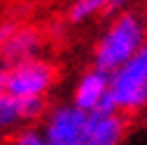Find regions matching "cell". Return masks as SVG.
I'll return each instance as SVG.
<instances>
[{
	"label": "cell",
	"instance_id": "cell-1",
	"mask_svg": "<svg viewBox=\"0 0 147 145\" xmlns=\"http://www.w3.org/2000/svg\"><path fill=\"white\" fill-rule=\"evenodd\" d=\"M147 41V19L135 10H121L112 14V22L95 43L93 67L109 71L119 69L128 57H133Z\"/></svg>",
	"mask_w": 147,
	"mask_h": 145
},
{
	"label": "cell",
	"instance_id": "cell-2",
	"mask_svg": "<svg viewBox=\"0 0 147 145\" xmlns=\"http://www.w3.org/2000/svg\"><path fill=\"white\" fill-rule=\"evenodd\" d=\"M109 98L123 114H135L147 107V41L109 74Z\"/></svg>",
	"mask_w": 147,
	"mask_h": 145
},
{
	"label": "cell",
	"instance_id": "cell-3",
	"mask_svg": "<svg viewBox=\"0 0 147 145\" xmlns=\"http://www.w3.org/2000/svg\"><path fill=\"white\" fill-rule=\"evenodd\" d=\"M57 71L48 60L33 57L24 62L5 67V90L14 98H36V95H48L50 88L55 86Z\"/></svg>",
	"mask_w": 147,
	"mask_h": 145
},
{
	"label": "cell",
	"instance_id": "cell-4",
	"mask_svg": "<svg viewBox=\"0 0 147 145\" xmlns=\"http://www.w3.org/2000/svg\"><path fill=\"white\" fill-rule=\"evenodd\" d=\"M90 112L81 110L76 102H64L45 112L43 133L50 145H86Z\"/></svg>",
	"mask_w": 147,
	"mask_h": 145
},
{
	"label": "cell",
	"instance_id": "cell-5",
	"mask_svg": "<svg viewBox=\"0 0 147 145\" xmlns=\"http://www.w3.org/2000/svg\"><path fill=\"white\" fill-rule=\"evenodd\" d=\"M126 114L116 110L112 98H107L95 112H90L86 145H121L126 136Z\"/></svg>",
	"mask_w": 147,
	"mask_h": 145
},
{
	"label": "cell",
	"instance_id": "cell-6",
	"mask_svg": "<svg viewBox=\"0 0 147 145\" xmlns=\"http://www.w3.org/2000/svg\"><path fill=\"white\" fill-rule=\"evenodd\" d=\"M107 98H109V71L93 67V69L81 74L76 88H74V100L71 102H76L86 112H95Z\"/></svg>",
	"mask_w": 147,
	"mask_h": 145
},
{
	"label": "cell",
	"instance_id": "cell-7",
	"mask_svg": "<svg viewBox=\"0 0 147 145\" xmlns=\"http://www.w3.org/2000/svg\"><path fill=\"white\" fill-rule=\"evenodd\" d=\"M43 50V33L31 26H19L10 38L0 45V55H3V64H14V62L33 60L38 57Z\"/></svg>",
	"mask_w": 147,
	"mask_h": 145
},
{
	"label": "cell",
	"instance_id": "cell-8",
	"mask_svg": "<svg viewBox=\"0 0 147 145\" xmlns=\"http://www.w3.org/2000/svg\"><path fill=\"white\" fill-rule=\"evenodd\" d=\"M24 124H26V119H24L19 98L10 95V93L5 90V93L0 95V136L19 131Z\"/></svg>",
	"mask_w": 147,
	"mask_h": 145
},
{
	"label": "cell",
	"instance_id": "cell-9",
	"mask_svg": "<svg viewBox=\"0 0 147 145\" xmlns=\"http://www.w3.org/2000/svg\"><path fill=\"white\" fill-rule=\"evenodd\" d=\"M109 0H71L67 7V22L69 24H86L100 14H107Z\"/></svg>",
	"mask_w": 147,
	"mask_h": 145
},
{
	"label": "cell",
	"instance_id": "cell-10",
	"mask_svg": "<svg viewBox=\"0 0 147 145\" xmlns=\"http://www.w3.org/2000/svg\"><path fill=\"white\" fill-rule=\"evenodd\" d=\"M10 145H50L43 129H19L14 131Z\"/></svg>",
	"mask_w": 147,
	"mask_h": 145
},
{
	"label": "cell",
	"instance_id": "cell-11",
	"mask_svg": "<svg viewBox=\"0 0 147 145\" xmlns=\"http://www.w3.org/2000/svg\"><path fill=\"white\" fill-rule=\"evenodd\" d=\"M19 29V24L17 22H12V19H5V22H0V45H3L7 38H10V36Z\"/></svg>",
	"mask_w": 147,
	"mask_h": 145
},
{
	"label": "cell",
	"instance_id": "cell-12",
	"mask_svg": "<svg viewBox=\"0 0 147 145\" xmlns=\"http://www.w3.org/2000/svg\"><path fill=\"white\" fill-rule=\"evenodd\" d=\"M128 3L131 0H109V7H107V14H116V12H121L128 7Z\"/></svg>",
	"mask_w": 147,
	"mask_h": 145
},
{
	"label": "cell",
	"instance_id": "cell-13",
	"mask_svg": "<svg viewBox=\"0 0 147 145\" xmlns=\"http://www.w3.org/2000/svg\"><path fill=\"white\" fill-rule=\"evenodd\" d=\"M5 93V67L0 69V95Z\"/></svg>",
	"mask_w": 147,
	"mask_h": 145
},
{
	"label": "cell",
	"instance_id": "cell-14",
	"mask_svg": "<svg viewBox=\"0 0 147 145\" xmlns=\"http://www.w3.org/2000/svg\"><path fill=\"white\" fill-rule=\"evenodd\" d=\"M0 64H3V55H0Z\"/></svg>",
	"mask_w": 147,
	"mask_h": 145
},
{
	"label": "cell",
	"instance_id": "cell-15",
	"mask_svg": "<svg viewBox=\"0 0 147 145\" xmlns=\"http://www.w3.org/2000/svg\"><path fill=\"white\" fill-rule=\"evenodd\" d=\"M0 145H3V136H0Z\"/></svg>",
	"mask_w": 147,
	"mask_h": 145
}]
</instances>
